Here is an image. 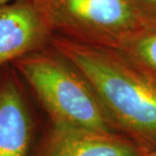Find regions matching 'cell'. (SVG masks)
<instances>
[{
	"label": "cell",
	"instance_id": "ba28073f",
	"mask_svg": "<svg viewBox=\"0 0 156 156\" xmlns=\"http://www.w3.org/2000/svg\"><path fill=\"white\" fill-rule=\"evenodd\" d=\"M140 156H156V150L153 152H150V153H147V154H144V155H140Z\"/></svg>",
	"mask_w": 156,
	"mask_h": 156
},
{
	"label": "cell",
	"instance_id": "5b68a950",
	"mask_svg": "<svg viewBox=\"0 0 156 156\" xmlns=\"http://www.w3.org/2000/svg\"><path fill=\"white\" fill-rule=\"evenodd\" d=\"M32 122L18 87L12 81L0 86V156H27Z\"/></svg>",
	"mask_w": 156,
	"mask_h": 156
},
{
	"label": "cell",
	"instance_id": "6da1fadb",
	"mask_svg": "<svg viewBox=\"0 0 156 156\" xmlns=\"http://www.w3.org/2000/svg\"><path fill=\"white\" fill-rule=\"evenodd\" d=\"M60 54L89 81L117 132L140 155L156 150V82L121 52L72 41L57 42Z\"/></svg>",
	"mask_w": 156,
	"mask_h": 156
},
{
	"label": "cell",
	"instance_id": "3957f363",
	"mask_svg": "<svg viewBox=\"0 0 156 156\" xmlns=\"http://www.w3.org/2000/svg\"><path fill=\"white\" fill-rule=\"evenodd\" d=\"M37 156H140V151L122 134L51 124Z\"/></svg>",
	"mask_w": 156,
	"mask_h": 156
},
{
	"label": "cell",
	"instance_id": "8992f818",
	"mask_svg": "<svg viewBox=\"0 0 156 156\" xmlns=\"http://www.w3.org/2000/svg\"><path fill=\"white\" fill-rule=\"evenodd\" d=\"M64 3L75 20L98 29L120 30L134 20L125 0H64Z\"/></svg>",
	"mask_w": 156,
	"mask_h": 156
},
{
	"label": "cell",
	"instance_id": "30bf717a",
	"mask_svg": "<svg viewBox=\"0 0 156 156\" xmlns=\"http://www.w3.org/2000/svg\"><path fill=\"white\" fill-rule=\"evenodd\" d=\"M149 1H151V2H155V3H156V0H149Z\"/></svg>",
	"mask_w": 156,
	"mask_h": 156
},
{
	"label": "cell",
	"instance_id": "7a4b0ae2",
	"mask_svg": "<svg viewBox=\"0 0 156 156\" xmlns=\"http://www.w3.org/2000/svg\"><path fill=\"white\" fill-rule=\"evenodd\" d=\"M17 68L52 124L118 133L91 84L68 60L38 55L21 59Z\"/></svg>",
	"mask_w": 156,
	"mask_h": 156
},
{
	"label": "cell",
	"instance_id": "9c48e42d",
	"mask_svg": "<svg viewBox=\"0 0 156 156\" xmlns=\"http://www.w3.org/2000/svg\"><path fill=\"white\" fill-rule=\"evenodd\" d=\"M9 1H10V0H0V6L7 4V2H9Z\"/></svg>",
	"mask_w": 156,
	"mask_h": 156
},
{
	"label": "cell",
	"instance_id": "277c9868",
	"mask_svg": "<svg viewBox=\"0 0 156 156\" xmlns=\"http://www.w3.org/2000/svg\"><path fill=\"white\" fill-rule=\"evenodd\" d=\"M46 36L43 20L32 5L0 6V66L23 57L41 45Z\"/></svg>",
	"mask_w": 156,
	"mask_h": 156
},
{
	"label": "cell",
	"instance_id": "52a82bcc",
	"mask_svg": "<svg viewBox=\"0 0 156 156\" xmlns=\"http://www.w3.org/2000/svg\"><path fill=\"white\" fill-rule=\"evenodd\" d=\"M121 53L156 82V32L126 40Z\"/></svg>",
	"mask_w": 156,
	"mask_h": 156
}]
</instances>
